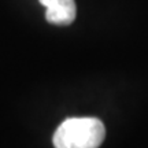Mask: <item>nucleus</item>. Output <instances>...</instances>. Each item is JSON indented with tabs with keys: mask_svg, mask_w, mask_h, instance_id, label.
Instances as JSON below:
<instances>
[{
	"mask_svg": "<svg viewBox=\"0 0 148 148\" xmlns=\"http://www.w3.org/2000/svg\"><path fill=\"white\" fill-rule=\"evenodd\" d=\"M106 136V129L95 116L69 118L53 133L55 148H99Z\"/></svg>",
	"mask_w": 148,
	"mask_h": 148,
	"instance_id": "obj_1",
	"label": "nucleus"
},
{
	"mask_svg": "<svg viewBox=\"0 0 148 148\" xmlns=\"http://www.w3.org/2000/svg\"><path fill=\"white\" fill-rule=\"evenodd\" d=\"M47 11L45 19L56 26L71 25L77 15V7L74 0H38Z\"/></svg>",
	"mask_w": 148,
	"mask_h": 148,
	"instance_id": "obj_2",
	"label": "nucleus"
}]
</instances>
